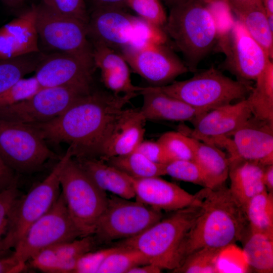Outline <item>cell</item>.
I'll list each match as a JSON object with an SVG mask.
<instances>
[{"label": "cell", "instance_id": "17", "mask_svg": "<svg viewBox=\"0 0 273 273\" xmlns=\"http://www.w3.org/2000/svg\"><path fill=\"white\" fill-rule=\"evenodd\" d=\"M252 116L246 99L236 104L223 105L200 116L194 129L181 126L179 131L199 141L214 144L218 139L232 134Z\"/></svg>", "mask_w": 273, "mask_h": 273}, {"label": "cell", "instance_id": "48", "mask_svg": "<svg viewBox=\"0 0 273 273\" xmlns=\"http://www.w3.org/2000/svg\"><path fill=\"white\" fill-rule=\"evenodd\" d=\"M26 266V264L18 262L12 255L8 257L0 256V273L22 272Z\"/></svg>", "mask_w": 273, "mask_h": 273}, {"label": "cell", "instance_id": "15", "mask_svg": "<svg viewBox=\"0 0 273 273\" xmlns=\"http://www.w3.org/2000/svg\"><path fill=\"white\" fill-rule=\"evenodd\" d=\"M95 67L93 57L55 52L42 54L34 76L42 88L92 84Z\"/></svg>", "mask_w": 273, "mask_h": 273}, {"label": "cell", "instance_id": "55", "mask_svg": "<svg viewBox=\"0 0 273 273\" xmlns=\"http://www.w3.org/2000/svg\"></svg>", "mask_w": 273, "mask_h": 273}, {"label": "cell", "instance_id": "27", "mask_svg": "<svg viewBox=\"0 0 273 273\" xmlns=\"http://www.w3.org/2000/svg\"><path fill=\"white\" fill-rule=\"evenodd\" d=\"M242 251L249 268L259 273L273 272V237L249 229Z\"/></svg>", "mask_w": 273, "mask_h": 273}, {"label": "cell", "instance_id": "32", "mask_svg": "<svg viewBox=\"0 0 273 273\" xmlns=\"http://www.w3.org/2000/svg\"><path fill=\"white\" fill-rule=\"evenodd\" d=\"M100 267L98 273H127L132 268L150 263L148 258L133 247L118 245Z\"/></svg>", "mask_w": 273, "mask_h": 273}, {"label": "cell", "instance_id": "50", "mask_svg": "<svg viewBox=\"0 0 273 273\" xmlns=\"http://www.w3.org/2000/svg\"><path fill=\"white\" fill-rule=\"evenodd\" d=\"M162 269L158 266L149 263L134 267L130 269L127 273H159Z\"/></svg>", "mask_w": 273, "mask_h": 273}, {"label": "cell", "instance_id": "28", "mask_svg": "<svg viewBox=\"0 0 273 273\" xmlns=\"http://www.w3.org/2000/svg\"><path fill=\"white\" fill-rule=\"evenodd\" d=\"M246 98L253 116L273 122V63L270 61Z\"/></svg>", "mask_w": 273, "mask_h": 273}, {"label": "cell", "instance_id": "21", "mask_svg": "<svg viewBox=\"0 0 273 273\" xmlns=\"http://www.w3.org/2000/svg\"><path fill=\"white\" fill-rule=\"evenodd\" d=\"M36 15L34 5L0 28V59L40 52Z\"/></svg>", "mask_w": 273, "mask_h": 273}, {"label": "cell", "instance_id": "6", "mask_svg": "<svg viewBox=\"0 0 273 273\" xmlns=\"http://www.w3.org/2000/svg\"><path fill=\"white\" fill-rule=\"evenodd\" d=\"M73 156L69 147L49 174L27 194L19 196L9 217L6 233L0 245V254L14 248L30 226L54 204L61 193L60 178L67 161Z\"/></svg>", "mask_w": 273, "mask_h": 273}, {"label": "cell", "instance_id": "20", "mask_svg": "<svg viewBox=\"0 0 273 273\" xmlns=\"http://www.w3.org/2000/svg\"><path fill=\"white\" fill-rule=\"evenodd\" d=\"M134 16L117 8H96L89 17L88 35L93 41L120 51L131 40Z\"/></svg>", "mask_w": 273, "mask_h": 273}, {"label": "cell", "instance_id": "13", "mask_svg": "<svg viewBox=\"0 0 273 273\" xmlns=\"http://www.w3.org/2000/svg\"><path fill=\"white\" fill-rule=\"evenodd\" d=\"M36 27L38 37L55 52L93 57L87 23L56 13L42 3L36 6Z\"/></svg>", "mask_w": 273, "mask_h": 273}, {"label": "cell", "instance_id": "38", "mask_svg": "<svg viewBox=\"0 0 273 273\" xmlns=\"http://www.w3.org/2000/svg\"><path fill=\"white\" fill-rule=\"evenodd\" d=\"M126 7L136 16L159 27L163 28L167 21V15L161 0H127Z\"/></svg>", "mask_w": 273, "mask_h": 273}, {"label": "cell", "instance_id": "33", "mask_svg": "<svg viewBox=\"0 0 273 273\" xmlns=\"http://www.w3.org/2000/svg\"><path fill=\"white\" fill-rule=\"evenodd\" d=\"M223 250L203 248L188 256L174 273H218V260Z\"/></svg>", "mask_w": 273, "mask_h": 273}, {"label": "cell", "instance_id": "8", "mask_svg": "<svg viewBox=\"0 0 273 273\" xmlns=\"http://www.w3.org/2000/svg\"><path fill=\"white\" fill-rule=\"evenodd\" d=\"M0 156L15 173L38 171L57 157L32 125L0 119Z\"/></svg>", "mask_w": 273, "mask_h": 273}, {"label": "cell", "instance_id": "4", "mask_svg": "<svg viewBox=\"0 0 273 273\" xmlns=\"http://www.w3.org/2000/svg\"><path fill=\"white\" fill-rule=\"evenodd\" d=\"M153 86L205 112L246 99L253 87L252 82L234 80L213 66L196 72L188 79Z\"/></svg>", "mask_w": 273, "mask_h": 273}, {"label": "cell", "instance_id": "40", "mask_svg": "<svg viewBox=\"0 0 273 273\" xmlns=\"http://www.w3.org/2000/svg\"><path fill=\"white\" fill-rule=\"evenodd\" d=\"M165 174L176 179L205 187L202 172L194 161L188 160L171 161L165 164Z\"/></svg>", "mask_w": 273, "mask_h": 273}, {"label": "cell", "instance_id": "12", "mask_svg": "<svg viewBox=\"0 0 273 273\" xmlns=\"http://www.w3.org/2000/svg\"><path fill=\"white\" fill-rule=\"evenodd\" d=\"M216 44L225 56L224 68L237 80L255 81L271 61L264 49L237 19L218 36Z\"/></svg>", "mask_w": 273, "mask_h": 273}, {"label": "cell", "instance_id": "5", "mask_svg": "<svg viewBox=\"0 0 273 273\" xmlns=\"http://www.w3.org/2000/svg\"><path fill=\"white\" fill-rule=\"evenodd\" d=\"M201 212V203L172 211L140 234L123 240L118 245L137 249L150 263L161 269L172 270L176 267L179 246Z\"/></svg>", "mask_w": 273, "mask_h": 273}, {"label": "cell", "instance_id": "19", "mask_svg": "<svg viewBox=\"0 0 273 273\" xmlns=\"http://www.w3.org/2000/svg\"><path fill=\"white\" fill-rule=\"evenodd\" d=\"M128 177L133 186L136 200L155 209L172 212L201 203L200 191L195 194H190L159 176L144 178Z\"/></svg>", "mask_w": 273, "mask_h": 273}, {"label": "cell", "instance_id": "36", "mask_svg": "<svg viewBox=\"0 0 273 273\" xmlns=\"http://www.w3.org/2000/svg\"><path fill=\"white\" fill-rule=\"evenodd\" d=\"M157 141L162 145L171 161H194V153L190 136L179 131H168Z\"/></svg>", "mask_w": 273, "mask_h": 273}, {"label": "cell", "instance_id": "2", "mask_svg": "<svg viewBox=\"0 0 273 273\" xmlns=\"http://www.w3.org/2000/svg\"><path fill=\"white\" fill-rule=\"evenodd\" d=\"M200 192L202 212L179 246L176 268L196 251L223 250L234 245L249 229L243 207L225 185L214 189L203 188Z\"/></svg>", "mask_w": 273, "mask_h": 273}, {"label": "cell", "instance_id": "22", "mask_svg": "<svg viewBox=\"0 0 273 273\" xmlns=\"http://www.w3.org/2000/svg\"><path fill=\"white\" fill-rule=\"evenodd\" d=\"M143 97L141 112L146 120L188 121L192 124L205 112L196 109L153 86L141 87Z\"/></svg>", "mask_w": 273, "mask_h": 273}, {"label": "cell", "instance_id": "11", "mask_svg": "<svg viewBox=\"0 0 273 273\" xmlns=\"http://www.w3.org/2000/svg\"><path fill=\"white\" fill-rule=\"evenodd\" d=\"M91 85L83 83L42 88L25 100L1 107L0 119L28 124L49 121L90 93Z\"/></svg>", "mask_w": 273, "mask_h": 273}, {"label": "cell", "instance_id": "41", "mask_svg": "<svg viewBox=\"0 0 273 273\" xmlns=\"http://www.w3.org/2000/svg\"><path fill=\"white\" fill-rule=\"evenodd\" d=\"M95 242L96 240L92 235L63 242L52 247L60 259L77 260L85 253L92 251Z\"/></svg>", "mask_w": 273, "mask_h": 273}, {"label": "cell", "instance_id": "14", "mask_svg": "<svg viewBox=\"0 0 273 273\" xmlns=\"http://www.w3.org/2000/svg\"><path fill=\"white\" fill-rule=\"evenodd\" d=\"M129 68L155 86L168 84L189 71L183 61L166 44H153L119 51Z\"/></svg>", "mask_w": 273, "mask_h": 273}, {"label": "cell", "instance_id": "46", "mask_svg": "<svg viewBox=\"0 0 273 273\" xmlns=\"http://www.w3.org/2000/svg\"><path fill=\"white\" fill-rule=\"evenodd\" d=\"M135 151L143 154L151 161L166 164L171 161L162 145L156 142L143 140Z\"/></svg>", "mask_w": 273, "mask_h": 273}, {"label": "cell", "instance_id": "9", "mask_svg": "<svg viewBox=\"0 0 273 273\" xmlns=\"http://www.w3.org/2000/svg\"><path fill=\"white\" fill-rule=\"evenodd\" d=\"M162 218L161 211L112 194L108 196L93 235L100 243L123 240L138 236Z\"/></svg>", "mask_w": 273, "mask_h": 273}, {"label": "cell", "instance_id": "25", "mask_svg": "<svg viewBox=\"0 0 273 273\" xmlns=\"http://www.w3.org/2000/svg\"><path fill=\"white\" fill-rule=\"evenodd\" d=\"M228 159L229 189L244 208L253 197L266 190L263 181L265 166L240 158Z\"/></svg>", "mask_w": 273, "mask_h": 273}, {"label": "cell", "instance_id": "10", "mask_svg": "<svg viewBox=\"0 0 273 273\" xmlns=\"http://www.w3.org/2000/svg\"><path fill=\"white\" fill-rule=\"evenodd\" d=\"M80 237L61 193L52 207L27 229L12 255L18 262L26 264L43 249Z\"/></svg>", "mask_w": 273, "mask_h": 273}, {"label": "cell", "instance_id": "39", "mask_svg": "<svg viewBox=\"0 0 273 273\" xmlns=\"http://www.w3.org/2000/svg\"><path fill=\"white\" fill-rule=\"evenodd\" d=\"M42 87L33 76L22 78L0 93V108L10 106L25 100Z\"/></svg>", "mask_w": 273, "mask_h": 273}, {"label": "cell", "instance_id": "54", "mask_svg": "<svg viewBox=\"0 0 273 273\" xmlns=\"http://www.w3.org/2000/svg\"><path fill=\"white\" fill-rule=\"evenodd\" d=\"M167 5L169 6L171 8L177 5H179L182 3L186 2L187 0H162Z\"/></svg>", "mask_w": 273, "mask_h": 273}, {"label": "cell", "instance_id": "7", "mask_svg": "<svg viewBox=\"0 0 273 273\" xmlns=\"http://www.w3.org/2000/svg\"><path fill=\"white\" fill-rule=\"evenodd\" d=\"M60 182L68 212L82 237L93 236L107 205L106 192L93 182L73 156L65 164Z\"/></svg>", "mask_w": 273, "mask_h": 273}, {"label": "cell", "instance_id": "29", "mask_svg": "<svg viewBox=\"0 0 273 273\" xmlns=\"http://www.w3.org/2000/svg\"><path fill=\"white\" fill-rule=\"evenodd\" d=\"M105 161L134 178L166 175L165 164L154 163L136 151L123 155L112 157Z\"/></svg>", "mask_w": 273, "mask_h": 273}, {"label": "cell", "instance_id": "53", "mask_svg": "<svg viewBox=\"0 0 273 273\" xmlns=\"http://www.w3.org/2000/svg\"><path fill=\"white\" fill-rule=\"evenodd\" d=\"M6 4L10 7H16L21 5L24 0H2Z\"/></svg>", "mask_w": 273, "mask_h": 273}, {"label": "cell", "instance_id": "31", "mask_svg": "<svg viewBox=\"0 0 273 273\" xmlns=\"http://www.w3.org/2000/svg\"><path fill=\"white\" fill-rule=\"evenodd\" d=\"M42 56L38 52L0 59V93L35 71Z\"/></svg>", "mask_w": 273, "mask_h": 273}, {"label": "cell", "instance_id": "30", "mask_svg": "<svg viewBox=\"0 0 273 273\" xmlns=\"http://www.w3.org/2000/svg\"><path fill=\"white\" fill-rule=\"evenodd\" d=\"M249 230L273 237V193L267 190L250 199L244 208Z\"/></svg>", "mask_w": 273, "mask_h": 273}, {"label": "cell", "instance_id": "45", "mask_svg": "<svg viewBox=\"0 0 273 273\" xmlns=\"http://www.w3.org/2000/svg\"><path fill=\"white\" fill-rule=\"evenodd\" d=\"M19 196L17 183L0 192V245L6 233L9 214Z\"/></svg>", "mask_w": 273, "mask_h": 273}, {"label": "cell", "instance_id": "23", "mask_svg": "<svg viewBox=\"0 0 273 273\" xmlns=\"http://www.w3.org/2000/svg\"><path fill=\"white\" fill-rule=\"evenodd\" d=\"M237 20L273 59V32L270 30L262 0H225Z\"/></svg>", "mask_w": 273, "mask_h": 273}, {"label": "cell", "instance_id": "1", "mask_svg": "<svg viewBox=\"0 0 273 273\" xmlns=\"http://www.w3.org/2000/svg\"><path fill=\"white\" fill-rule=\"evenodd\" d=\"M139 93L116 95L92 92L80 97L57 117L30 124L47 142L67 143L73 157H98L102 139L109 125Z\"/></svg>", "mask_w": 273, "mask_h": 273}, {"label": "cell", "instance_id": "37", "mask_svg": "<svg viewBox=\"0 0 273 273\" xmlns=\"http://www.w3.org/2000/svg\"><path fill=\"white\" fill-rule=\"evenodd\" d=\"M77 260L60 259L52 246L39 251L28 261L34 268L42 272L70 273L75 272Z\"/></svg>", "mask_w": 273, "mask_h": 273}, {"label": "cell", "instance_id": "43", "mask_svg": "<svg viewBox=\"0 0 273 273\" xmlns=\"http://www.w3.org/2000/svg\"><path fill=\"white\" fill-rule=\"evenodd\" d=\"M101 78L105 86L112 93L119 95L139 93L141 87L134 85L131 81L130 73L113 71H101Z\"/></svg>", "mask_w": 273, "mask_h": 273}, {"label": "cell", "instance_id": "44", "mask_svg": "<svg viewBox=\"0 0 273 273\" xmlns=\"http://www.w3.org/2000/svg\"><path fill=\"white\" fill-rule=\"evenodd\" d=\"M118 246L107 248L96 251H88L82 255L78 259L75 272L76 273H98V271L105 258L116 250Z\"/></svg>", "mask_w": 273, "mask_h": 273}, {"label": "cell", "instance_id": "16", "mask_svg": "<svg viewBox=\"0 0 273 273\" xmlns=\"http://www.w3.org/2000/svg\"><path fill=\"white\" fill-rule=\"evenodd\" d=\"M231 136L229 158L255 162L263 166L273 164V122L253 115Z\"/></svg>", "mask_w": 273, "mask_h": 273}, {"label": "cell", "instance_id": "26", "mask_svg": "<svg viewBox=\"0 0 273 273\" xmlns=\"http://www.w3.org/2000/svg\"><path fill=\"white\" fill-rule=\"evenodd\" d=\"M194 161L199 166L205 187L211 189L225 185L229 177V161L226 154L217 146L190 136Z\"/></svg>", "mask_w": 273, "mask_h": 273}, {"label": "cell", "instance_id": "42", "mask_svg": "<svg viewBox=\"0 0 273 273\" xmlns=\"http://www.w3.org/2000/svg\"><path fill=\"white\" fill-rule=\"evenodd\" d=\"M47 7L61 15L87 24L89 17L84 0H42Z\"/></svg>", "mask_w": 273, "mask_h": 273}, {"label": "cell", "instance_id": "52", "mask_svg": "<svg viewBox=\"0 0 273 273\" xmlns=\"http://www.w3.org/2000/svg\"><path fill=\"white\" fill-rule=\"evenodd\" d=\"M267 15H273V0H262Z\"/></svg>", "mask_w": 273, "mask_h": 273}, {"label": "cell", "instance_id": "51", "mask_svg": "<svg viewBox=\"0 0 273 273\" xmlns=\"http://www.w3.org/2000/svg\"><path fill=\"white\" fill-rule=\"evenodd\" d=\"M263 181L266 190L268 192L273 193V164L264 167Z\"/></svg>", "mask_w": 273, "mask_h": 273}, {"label": "cell", "instance_id": "47", "mask_svg": "<svg viewBox=\"0 0 273 273\" xmlns=\"http://www.w3.org/2000/svg\"><path fill=\"white\" fill-rule=\"evenodd\" d=\"M16 183V173L7 166L0 156V192Z\"/></svg>", "mask_w": 273, "mask_h": 273}, {"label": "cell", "instance_id": "3", "mask_svg": "<svg viewBox=\"0 0 273 273\" xmlns=\"http://www.w3.org/2000/svg\"><path fill=\"white\" fill-rule=\"evenodd\" d=\"M163 29L191 72H196L218 39L215 21L203 0H187L172 7Z\"/></svg>", "mask_w": 273, "mask_h": 273}, {"label": "cell", "instance_id": "35", "mask_svg": "<svg viewBox=\"0 0 273 273\" xmlns=\"http://www.w3.org/2000/svg\"><path fill=\"white\" fill-rule=\"evenodd\" d=\"M92 46L95 66L101 71L130 73V68L119 51L96 41H93Z\"/></svg>", "mask_w": 273, "mask_h": 273}, {"label": "cell", "instance_id": "34", "mask_svg": "<svg viewBox=\"0 0 273 273\" xmlns=\"http://www.w3.org/2000/svg\"><path fill=\"white\" fill-rule=\"evenodd\" d=\"M168 38L162 28L134 16L132 38L124 49L138 50L153 44H166Z\"/></svg>", "mask_w": 273, "mask_h": 273}, {"label": "cell", "instance_id": "49", "mask_svg": "<svg viewBox=\"0 0 273 273\" xmlns=\"http://www.w3.org/2000/svg\"><path fill=\"white\" fill-rule=\"evenodd\" d=\"M96 8H117L122 9L126 7L127 0H92Z\"/></svg>", "mask_w": 273, "mask_h": 273}, {"label": "cell", "instance_id": "24", "mask_svg": "<svg viewBox=\"0 0 273 273\" xmlns=\"http://www.w3.org/2000/svg\"><path fill=\"white\" fill-rule=\"evenodd\" d=\"M73 158L101 189L129 200L135 197L133 188L128 176L114 166L97 157Z\"/></svg>", "mask_w": 273, "mask_h": 273}, {"label": "cell", "instance_id": "18", "mask_svg": "<svg viewBox=\"0 0 273 273\" xmlns=\"http://www.w3.org/2000/svg\"><path fill=\"white\" fill-rule=\"evenodd\" d=\"M146 120L139 109H123L107 127L98 158L103 160L131 153L144 140Z\"/></svg>", "mask_w": 273, "mask_h": 273}]
</instances>
